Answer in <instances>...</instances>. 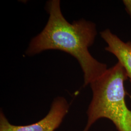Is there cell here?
Instances as JSON below:
<instances>
[{"mask_svg": "<svg viewBox=\"0 0 131 131\" xmlns=\"http://www.w3.org/2000/svg\"><path fill=\"white\" fill-rule=\"evenodd\" d=\"M46 9L49 14L48 21L41 33L30 42L26 54L33 56L50 50L67 52L81 66L84 85H89L108 69L106 64L94 58L89 50L97 35L96 24L84 19L70 23L63 15L59 0L48 1Z\"/></svg>", "mask_w": 131, "mask_h": 131, "instance_id": "cell-1", "label": "cell"}, {"mask_svg": "<svg viewBox=\"0 0 131 131\" xmlns=\"http://www.w3.org/2000/svg\"><path fill=\"white\" fill-rule=\"evenodd\" d=\"M126 70L117 62L90 84L92 98L87 110V122L83 131H89L98 120L107 118L118 131H131V110L125 100Z\"/></svg>", "mask_w": 131, "mask_h": 131, "instance_id": "cell-2", "label": "cell"}, {"mask_svg": "<svg viewBox=\"0 0 131 131\" xmlns=\"http://www.w3.org/2000/svg\"><path fill=\"white\" fill-rule=\"evenodd\" d=\"M69 103L64 97H57L52 102L46 116L38 122L27 125L12 124L2 111L0 131H54L60 125L69 112Z\"/></svg>", "mask_w": 131, "mask_h": 131, "instance_id": "cell-3", "label": "cell"}, {"mask_svg": "<svg viewBox=\"0 0 131 131\" xmlns=\"http://www.w3.org/2000/svg\"><path fill=\"white\" fill-rule=\"evenodd\" d=\"M102 38L107 44L105 50L117 57L126 70L131 83V42H124L117 36L106 29L100 33Z\"/></svg>", "mask_w": 131, "mask_h": 131, "instance_id": "cell-4", "label": "cell"}, {"mask_svg": "<svg viewBox=\"0 0 131 131\" xmlns=\"http://www.w3.org/2000/svg\"><path fill=\"white\" fill-rule=\"evenodd\" d=\"M122 3L125 6V10L131 19V0H123Z\"/></svg>", "mask_w": 131, "mask_h": 131, "instance_id": "cell-5", "label": "cell"}]
</instances>
